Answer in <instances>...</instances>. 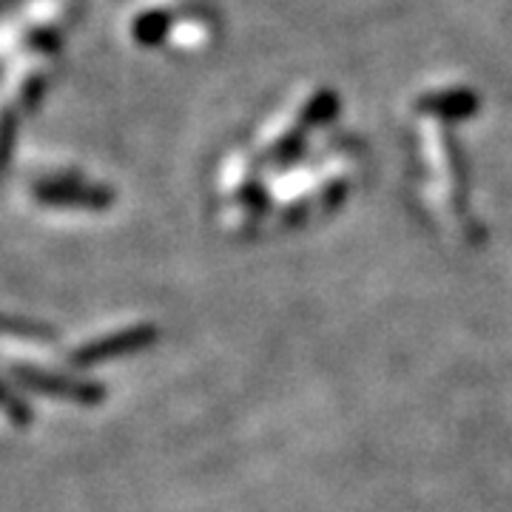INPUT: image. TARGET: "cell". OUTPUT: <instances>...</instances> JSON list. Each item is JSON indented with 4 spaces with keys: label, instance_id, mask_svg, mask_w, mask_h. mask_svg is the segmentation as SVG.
Listing matches in <instances>:
<instances>
[{
    "label": "cell",
    "instance_id": "obj_3",
    "mask_svg": "<svg viewBox=\"0 0 512 512\" xmlns=\"http://www.w3.org/2000/svg\"><path fill=\"white\" fill-rule=\"evenodd\" d=\"M165 32V18L163 15H146L134 23V35L140 43H157Z\"/></svg>",
    "mask_w": 512,
    "mask_h": 512
},
{
    "label": "cell",
    "instance_id": "obj_2",
    "mask_svg": "<svg viewBox=\"0 0 512 512\" xmlns=\"http://www.w3.org/2000/svg\"><path fill=\"white\" fill-rule=\"evenodd\" d=\"M146 339H148L146 333H140V330H137V333H134V330H128L126 336H120V339H106V342L100 339V342H94V345H89V348L83 350V356H77V359H80V362H97V359L114 356V353L123 348V345H126V348H137V345H143Z\"/></svg>",
    "mask_w": 512,
    "mask_h": 512
},
{
    "label": "cell",
    "instance_id": "obj_4",
    "mask_svg": "<svg viewBox=\"0 0 512 512\" xmlns=\"http://www.w3.org/2000/svg\"><path fill=\"white\" fill-rule=\"evenodd\" d=\"M15 143V114H3L0 117V163L9 157Z\"/></svg>",
    "mask_w": 512,
    "mask_h": 512
},
{
    "label": "cell",
    "instance_id": "obj_1",
    "mask_svg": "<svg viewBox=\"0 0 512 512\" xmlns=\"http://www.w3.org/2000/svg\"><path fill=\"white\" fill-rule=\"evenodd\" d=\"M35 197L40 202H52V205H89L100 208L109 202V191L89 188L83 183H69V180H52V183L35 185Z\"/></svg>",
    "mask_w": 512,
    "mask_h": 512
}]
</instances>
